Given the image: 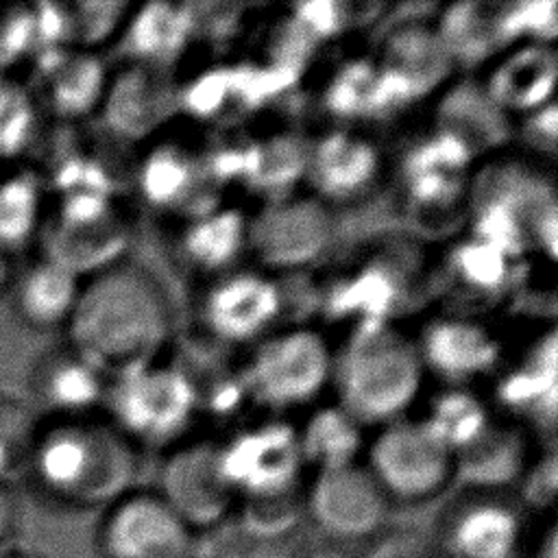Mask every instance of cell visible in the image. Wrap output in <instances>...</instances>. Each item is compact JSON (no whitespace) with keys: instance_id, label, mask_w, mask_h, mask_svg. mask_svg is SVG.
<instances>
[{"instance_id":"ac0fdd59","label":"cell","mask_w":558,"mask_h":558,"mask_svg":"<svg viewBox=\"0 0 558 558\" xmlns=\"http://www.w3.org/2000/svg\"><path fill=\"white\" fill-rule=\"evenodd\" d=\"M159 495L190 530L218 523L238 501L222 473L220 445L194 440L174 449L163 464Z\"/></svg>"},{"instance_id":"f1b7e54d","label":"cell","mask_w":558,"mask_h":558,"mask_svg":"<svg viewBox=\"0 0 558 558\" xmlns=\"http://www.w3.org/2000/svg\"><path fill=\"white\" fill-rule=\"evenodd\" d=\"M434 131L464 144L473 157L497 150L510 137V118L486 94L482 83H453L438 100Z\"/></svg>"},{"instance_id":"e575fe53","label":"cell","mask_w":558,"mask_h":558,"mask_svg":"<svg viewBox=\"0 0 558 558\" xmlns=\"http://www.w3.org/2000/svg\"><path fill=\"white\" fill-rule=\"evenodd\" d=\"M246 229L248 218L240 209L220 205L187 222L181 251L194 268L203 272H225L244 253Z\"/></svg>"},{"instance_id":"d6a6232c","label":"cell","mask_w":558,"mask_h":558,"mask_svg":"<svg viewBox=\"0 0 558 558\" xmlns=\"http://www.w3.org/2000/svg\"><path fill=\"white\" fill-rule=\"evenodd\" d=\"M501 2L462 0L445 7L434 20V28L458 65H480L504 50L499 33Z\"/></svg>"},{"instance_id":"f35d334b","label":"cell","mask_w":558,"mask_h":558,"mask_svg":"<svg viewBox=\"0 0 558 558\" xmlns=\"http://www.w3.org/2000/svg\"><path fill=\"white\" fill-rule=\"evenodd\" d=\"M488 408L466 386H449L432 397L423 423L453 451L473 442L490 423Z\"/></svg>"},{"instance_id":"4dcf8cb0","label":"cell","mask_w":558,"mask_h":558,"mask_svg":"<svg viewBox=\"0 0 558 558\" xmlns=\"http://www.w3.org/2000/svg\"><path fill=\"white\" fill-rule=\"evenodd\" d=\"M456 477L466 488L501 490L517 482L527 466V438L514 425L495 421L464 449L453 456Z\"/></svg>"},{"instance_id":"30bf717a","label":"cell","mask_w":558,"mask_h":558,"mask_svg":"<svg viewBox=\"0 0 558 558\" xmlns=\"http://www.w3.org/2000/svg\"><path fill=\"white\" fill-rule=\"evenodd\" d=\"M366 469L388 501L423 504L456 480L453 451L423 423L397 418L368 442Z\"/></svg>"},{"instance_id":"cb8c5ba5","label":"cell","mask_w":558,"mask_h":558,"mask_svg":"<svg viewBox=\"0 0 558 558\" xmlns=\"http://www.w3.org/2000/svg\"><path fill=\"white\" fill-rule=\"evenodd\" d=\"M416 349L423 368L449 386H466L477 377L488 375L501 360V342L480 320L469 316H440L429 320Z\"/></svg>"},{"instance_id":"f546056e","label":"cell","mask_w":558,"mask_h":558,"mask_svg":"<svg viewBox=\"0 0 558 558\" xmlns=\"http://www.w3.org/2000/svg\"><path fill=\"white\" fill-rule=\"evenodd\" d=\"M310 140L296 131H277L266 137H246L242 181L251 194L268 203L292 196L305 181Z\"/></svg>"},{"instance_id":"d4e9b609","label":"cell","mask_w":558,"mask_h":558,"mask_svg":"<svg viewBox=\"0 0 558 558\" xmlns=\"http://www.w3.org/2000/svg\"><path fill=\"white\" fill-rule=\"evenodd\" d=\"M558 57L547 44L510 46L482 83L504 113L525 116L554 100Z\"/></svg>"},{"instance_id":"4316f807","label":"cell","mask_w":558,"mask_h":558,"mask_svg":"<svg viewBox=\"0 0 558 558\" xmlns=\"http://www.w3.org/2000/svg\"><path fill=\"white\" fill-rule=\"evenodd\" d=\"M81 277L37 255L13 270L9 290L15 316L31 329L65 327L81 290Z\"/></svg>"},{"instance_id":"83f0119b","label":"cell","mask_w":558,"mask_h":558,"mask_svg":"<svg viewBox=\"0 0 558 558\" xmlns=\"http://www.w3.org/2000/svg\"><path fill=\"white\" fill-rule=\"evenodd\" d=\"M497 399L512 412L554 432L558 416L556 329H547L525 357L499 379Z\"/></svg>"},{"instance_id":"7bdbcfd3","label":"cell","mask_w":558,"mask_h":558,"mask_svg":"<svg viewBox=\"0 0 558 558\" xmlns=\"http://www.w3.org/2000/svg\"><path fill=\"white\" fill-rule=\"evenodd\" d=\"M129 11H131V4L120 0L68 2L72 46L94 50L98 44L116 37Z\"/></svg>"},{"instance_id":"8992f818","label":"cell","mask_w":558,"mask_h":558,"mask_svg":"<svg viewBox=\"0 0 558 558\" xmlns=\"http://www.w3.org/2000/svg\"><path fill=\"white\" fill-rule=\"evenodd\" d=\"M100 408L135 447H166L187 432L198 405L177 364L150 362L107 377Z\"/></svg>"},{"instance_id":"603a6c76","label":"cell","mask_w":558,"mask_h":558,"mask_svg":"<svg viewBox=\"0 0 558 558\" xmlns=\"http://www.w3.org/2000/svg\"><path fill=\"white\" fill-rule=\"evenodd\" d=\"M26 386L35 405L50 416H89L102 405L107 375L65 340L33 357Z\"/></svg>"},{"instance_id":"b9f144b4","label":"cell","mask_w":558,"mask_h":558,"mask_svg":"<svg viewBox=\"0 0 558 558\" xmlns=\"http://www.w3.org/2000/svg\"><path fill=\"white\" fill-rule=\"evenodd\" d=\"M499 33L504 48L517 44L554 46L558 35V7L554 0L501 2Z\"/></svg>"},{"instance_id":"c3c4849f","label":"cell","mask_w":558,"mask_h":558,"mask_svg":"<svg viewBox=\"0 0 558 558\" xmlns=\"http://www.w3.org/2000/svg\"><path fill=\"white\" fill-rule=\"evenodd\" d=\"M17 525V499L13 486L0 484V545L7 543Z\"/></svg>"},{"instance_id":"ba28073f","label":"cell","mask_w":558,"mask_h":558,"mask_svg":"<svg viewBox=\"0 0 558 558\" xmlns=\"http://www.w3.org/2000/svg\"><path fill=\"white\" fill-rule=\"evenodd\" d=\"M473 153L456 137L432 131L401 157V198L410 222L429 235L447 233L466 216Z\"/></svg>"},{"instance_id":"7402d4cb","label":"cell","mask_w":558,"mask_h":558,"mask_svg":"<svg viewBox=\"0 0 558 558\" xmlns=\"http://www.w3.org/2000/svg\"><path fill=\"white\" fill-rule=\"evenodd\" d=\"M521 538V512L499 490L469 488L447 512L445 549L449 558H514Z\"/></svg>"},{"instance_id":"681fc988","label":"cell","mask_w":558,"mask_h":558,"mask_svg":"<svg viewBox=\"0 0 558 558\" xmlns=\"http://www.w3.org/2000/svg\"><path fill=\"white\" fill-rule=\"evenodd\" d=\"M13 270H15V262L13 257L0 248V296L9 290V283H11V277H13Z\"/></svg>"},{"instance_id":"ee69618b","label":"cell","mask_w":558,"mask_h":558,"mask_svg":"<svg viewBox=\"0 0 558 558\" xmlns=\"http://www.w3.org/2000/svg\"><path fill=\"white\" fill-rule=\"evenodd\" d=\"M290 15L314 37L316 44L323 39L338 37L355 20L351 2H338V0L299 2L292 7Z\"/></svg>"},{"instance_id":"44dd1931","label":"cell","mask_w":558,"mask_h":558,"mask_svg":"<svg viewBox=\"0 0 558 558\" xmlns=\"http://www.w3.org/2000/svg\"><path fill=\"white\" fill-rule=\"evenodd\" d=\"M281 310L279 283L255 270L225 272L203 299V320L209 333L227 344L251 342L268 333Z\"/></svg>"},{"instance_id":"d6986e66","label":"cell","mask_w":558,"mask_h":558,"mask_svg":"<svg viewBox=\"0 0 558 558\" xmlns=\"http://www.w3.org/2000/svg\"><path fill=\"white\" fill-rule=\"evenodd\" d=\"M388 506V497L360 462L316 471L305 490V508L314 521L340 538L375 534L386 521Z\"/></svg>"},{"instance_id":"5b68a950","label":"cell","mask_w":558,"mask_h":558,"mask_svg":"<svg viewBox=\"0 0 558 558\" xmlns=\"http://www.w3.org/2000/svg\"><path fill=\"white\" fill-rule=\"evenodd\" d=\"M423 253L416 242L384 240L357 264L336 275L320 294L327 318L351 323V329L386 325L418 301Z\"/></svg>"},{"instance_id":"9a60e30c","label":"cell","mask_w":558,"mask_h":558,"mask_svg":"<svg viewBox=\"0 0 558 558\" xmlns=\"http://www.w3.org/2000/svg\"><path fill=\"white\" fill-rule=\"evenodd\" d=\"M333 218L325 203L312 194L286 196L266 203L248 220L246 248L270 268L296 270L318 259L331 244Z\"/></svg>"},{"instance_id":"277c9868","label":"cell","mask_w":558,"mask_h":558,"mask_svg":"<svg viewBox=\"0 0 558 558\" xmlns=\"http://www.w3.org/2000/svg\"><path fill=\"white\" fill-rule=\"evenodd\" d=\"M423 373L416 342L386 323L351 329L331 379L340 408L364 427L403 418L418 397Z\"/></svg>"},{"instance_id":"52a82bcc","label":"cell","mask_w":558,"mask_h":558,"mask_svg":"<svg viewBox=\"0 0 558 558\" xmlns=\"http://www.w3.org/2000/svg\"><path fill=\"white\" fill-rule=\"evenodd\" d=\"M35 242L39 255L85 279L122 262L129 225L113 196L72 192L48 198Z\"/></svg>"},{"instance_id":"ab89813d","label":"cell","mask_w":558,"mask_h":558,"mask_svg":"<svg viewBox=\"0 0 558 558\" xmlns=\"http://www.w3.org/2000/svg\"><path fill=\"white\" fill-rule=\"evenodd\" d=\"M41 421L33 403L0 392V484L26 477Z\"/></svg>"},{"instance_id":"8fae6325","label":"cell","mask_w":558,"mask_h":558,"mask_svg":"<svg viewBox=\"0 0 558 558\" xmlns=\"http://www.w3.org/2000/svg\"><path fill=\"white\" fill-rule=\"evenodd\" d=\"M373 61L379 68L392 113L440 89L456 72V63L434 24L416 15L395 20L386 28Z\"/></svg>"},{"instance_id":"e0dca14e","label":"cell","mask_w":558,"mask_h":558,"mask_svg":"<svg viewBox=\"0 0 558 558\" xmlns=\"http://www.w3.org/2000/svg\"><path fill=\"white\" fill-rule=\"evenodd\" d=\"M142 201L155 211H168L194 220L220 207V185L211 179L203 155L181 144H157L135 170Z\"/></svg>"},{"instance_id":"1f68e13d","label":"cell","mask_w":558,"mask_h":558,"mask_svg":"<svg viewBox=\"0 0 558 558\" xmlns=\"http://www.w3.org/2000/svg\"><path fill=\"white\" fill-rule=\"evenodd\" d=\"M48 194L35 166H0V248L11 257L35 244Z\"/></svg>"},{"instance_id":"3957f363","label":"cell","mask_w":558,"mask_h":558,"mask_svg":"<svg viewBox=\"0 0 558 558\" xmlns=\"http://www.w3.org/2000/svg\"><path fill=\"white\" fill-rule=\"evenodd\" d=\"M466 216L471 238L525 262L530 251L556 259L558 203L551 179L534 168L499 159L473 172Z\"/></svg>"},{"instance_id":"6da1fadb","label":"cell","mask_w":558,"mask_h":558,"mask_svg":"<svg viewBox=\"0 0 558 558\" xmlns=\"http://www.w3.org/2000/svg\"><path fill=\"white\" fill-rule=\"evenodd\" d=\"M68 342L107 377L155 362L172 333V305L142 266L118 262L81 281Z\"/></svg>"},{"instance_id":"9c48e42d","label":"cell","mask_w":558,"mask_h":558,"mask_svg":"<svg viewBox=\"0 0 558 558\" xmlns=\"http://www.w3.org/2000/svg\"><path fill=\"white\" fill-rule=\"evenodd\" d=\"M333 355L327 340L305 327L262 338L242 366L251 401L288 410L314 401L331 381Z\"/></svg>"},{"instance_id":"d590c367","label":"cell","mask_w":558,"mask_h":558,"mask_svg":"<svg viewBox=\"0 0 558 558\" xmlns=\"http://www.w3.org/2000/svg\"><path fill=\"white\" fill-rule=\"evenodd\" d=\"M323 105L340 122L386 120L392 116L373 57H353L338 65L323 89Z\"/></svg>"},{"instance_id":"7dc6e473","label":"cell","mask_w":558,"mask_h":558,"mask_svg":"<svg viewBox=\"0 0 558 558\" xmlns=\"http://www.w3.org/2000/svg\"><path fill=\"white\" fill-rule=\"evenodd\" d=\"M364 558H442L425 538L408 532H395L379 538Z\"/></svg>"},{"instance_id":"bcb514c9","label":"cell","mask_w":558,"mask_h":558,"mask_svg":"<svg viewBox=\"0 0 558 558\" xmlns=\"http://www.w3.org/2000/svg\"><path fill=\"white\" fill-rule=\"evenodd\" d=\"M523 499L534 506H549L556 495V453L554 449L547 451L541 460H536L532 466H525L523 475Z\"/></svg>"},{"instance_id":"60d3db41","label":"cell","mask_w":558,"mask_h":558,"mask_svg":"<svg viewBox=\"0 0 558 558\" xmlns=\"http://www.w3.org/2000/svg\"><path fill=\"white\" fill-rule=\"evenodd\" d=\"M179 109L196 120H220L240 111L231 65H211L196 74L185 87H179Z\"/></svg>"},{"instance_id":"4fadbf2b","label":"cell","mask_w":558,"mask_h":558,"mask_svg":"<svg viewBox=\"0 0 558 558\" xmlns=\"http://www.w3.org/2000/svg\"><path fill=\"white\" fill-rule=\"evenodd\" d=\"M98 547L102 558H190L192 530L159 493L129 490L107 506Z\"/></svg>"},{"instance_id":"f907efd6","label":"cell","mask_w":558,"mask_h":558,"mask_svg":"<svg viewBox=\"0 0 558 558\" xmlns=\"http://www.w3.org/2000/svg\"><path fill=\"white\" fill-rule=\"evenodd\" d=\"M310 558H344V556L338 554V551H333V549H323V551H318V554H312Z\"/></svg>"},{"instance_id":"f6af8a7d","label":"cell","mask_w":558,"mask_h":558,"mask_svg":"<svg viewBox=\"0 0 558 558\" xmlns=\"http://www.w3.org/2000/svg\"><path fill=\"white\" fill-rule=\"evenodd\" d=\"M521 137L532 150L551 159L556 157V150H558L556 100L543 105L536 111L521 116Z\"/></svg>"},{"instance_id":"5bb4252c","label":"cell","mask_w":558,"mask_h":558,"mask_svg":"<svg viewBox=\"0 0 558 558\" xmlns=\"http://www.w3.org/2000/svg\"><path fill=\"white\" fill-rule=\"evenodd\" d=\"M22 78L41 113L54 124H78L98 111L109 70L96 50L48 48L31 57Z\"/></svg>"},{"instance_id":"8d00e7d4","label":"cell","mask_w":558,"mask_h":558,"mask_svg":"<svg viewBox=\"0 0 558 558\" xmlns=\"http://www.w3.org/2000/svg\"><path fill=\"white\" fill-rule=\"evenodd\" d=\"M303 464L314 471L338 469L357 462L364 447L362 425L353 421L340 405H325L310 414L305 425L296 429Z\"/></svg>"},{"instance_id":"7a4b0ae2","label":"cell","mask_w":558,"mask_h":558,"mask_svg":"<svg viewBox=\"0 0 558 558\" xmlns=\"http://www.w3.org/2000/svg\"><path fill=\"white\" fill-rule=\"evenodd\" d=\"M137 451L109 421L48 416L41 421L26 477L50 499L100 508L133 490Z\"/></svg>"},{"instance_id":"484cf974","label":"cell","mask_w":558,"mask_h":558,"mask_svg":"<svg viewBox=\"0 0 558 558\" xmlns=\"http://www.w3.org/2000/svg\"><path fill=\"white\" fill-rule=\"evenodd\" d=\"M116 37L129 63L170 70L194 37L187 2H144L129 11Z\"/></svg>"},{"instance_id":"7c38bea8","label":"cell","mask_w":558,"mask_h":558,"mask_svg":"<svg viewBox=\"0 0 558 558\" xmlns=\"http://www.w3.org/2000/svg\"><path fill=\"white\" fill-rule=\"evenodd\" d=\"M220 464L235 499L279 495L301 488L303 464L296 427L266 421L244 427L220 445Z\"/></svg>"},{"instance_id":"ffe728a7","label":"cell","mask_w":558,"mask_h":558,"mask_svg":"<svg viewBox=\"0 0 558 558\" xmlns=\"http://www.w3.org/2000/svg\"><path fill=\"white\" fill-rule=\"evenodd\" d=\"M384 155L364 133L336 126L310 142L305 181L314 198L329 205H347L364 198L379 181Z\"/></svg>"},{"instance_id":"2e32d148","label":"cell","mask_w":558,"mask_h":558,"mask_svg":"<svg viewBox=\"0 0 558 558\" xmlns=\"http://www.w3.org/2000/svg\"><path fill=\"white\" fill-rule=\"evenodd\" d=\"M179 109V87L168 70L126 63L109 74L98 113L109 137L140 142L163 126Z\"/></svg>"},{"instance_id":"836d02e7","label":"cell","mask_w":558,"mask_h":558,"mask_svg":"<svg viewBox=\"0 0 558 558\" xmlns=\"http://www.w3.org/2000/svg\"><path fill=\"white\" fill-rule=\"evenodd\" d=\"M447 277L466 296L495 301L510 294L525 279V266L521 259H512L469 235L449 251Z\"/></svg>"},{"instance_id":"74e56055","label":"cell","mask_w":558,"mask_h":558,"mask_svg":"<svg viewBox=\"0 0 558 558\" xmlns=\"http://www.w3.org/2000/svg\"><path fill=\"white\" fill-rule=\"evenodd\" d=\"M41 131L44 118L22 76L0 70V166L33 155Z\"/></svg>"}]
</instances>
